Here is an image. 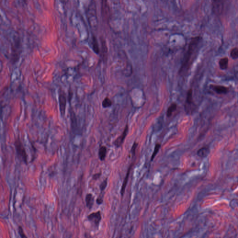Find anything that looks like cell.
<instances>
[{
    "label": "cell",
    "mask_w": 238,
    "mask_h": 238,
    "mask_svg": "<svg viewBox=\"0 0 238 238\" xmlns=\"http://www.w3.org/2000/svg\"><path fill=\"white\" fill-rule=\"evenodd\" d=\"M101 13L103 18L107 19L110 15V9L107 1H103L101 3Z\"/></svg>",
    "instance_id": "8fae6325"
},
{
    "label": "cell",
    "mask_w": 238,
    "mask_h": 238,
    "mask_svg": "<svg viewBox=\"0 0 238 238\" xmlns=\"http://www.w3.org/2000/svg\"><path fill=\"white\" fill-rule=\"evenodd\" d=\"M14 145L18 159L21 161L23 162L25 165H28V158L27 153L26 152L25 147L19 137L15 140Z\"/></svg>",
    "instance_id": "7a4b0ae2"
},
{
    "label": "cell",
    "mask_w": 238,
    "mask_h": 238,
    "mask_svg": "<svg viewBox=\"0 0 238 238\" xmlns=\"http://www.w3.org/2000/svg\"><path fill=\"white\" fill-rule=\"evenodd\" d=\"M85 201L87 207L89 209H91L94 205L95 201V197L91 193H87L86 196Z\"/></svg>",
    "instance_id": "5bb4252c"
},
{
    "label": "cell",
    "mask_w": 238,
    "mask_h": 238,
    "mask_svg": "<svg viewBox=\"0 0 238 238\" xmlns=\"http://www.w3.org/2000/svg\"><path fill=\"white\" fill-rule=\"evenodd\" d=\"M196 109V106L194 103L192 97V90L190 89L187 91L185 109L187 114H191Z\"/></svg>",
    "instance_id": "277c9868"
},
{
    "label": "cell",
    "mask_w": 238,
    "mask_h": 238,
    "mask_svg": "<svg viewBox=\"0 0 238 238\" xmlns=\"http://www.w3.org/2000/svg\"><path fill=\"white\" fill-rule=\"evenodd\" d=\"M160 147H161V145L159 143H157L155 145L154 149V151L153 152V154H152V156H151V160L153 161L154 159L155 158V156L157 155L158 152L159 151L160 149Z\"/></svg>",
    "instance_id": "603a6c76"
},
{
    "label": "cell",
    "mask_w": 238,
    "mask_h": 238,
    "mask_svg": "<svg viewBox=\"0 0 238 238\" xmlns=\"http://www.w3.org/2000/svg\"><path fill=\"white\" fill-rule=\"evenodd\" d=\"M91 44L93 51L96 54H99L100 53V48L99 44L96 37L94 34H93L92 37Z\"/></svg>",
    "instance_id": "9a60e30c"
},
{
    "label": "cell",
    "mask_w": 238,
    "mask_h": 238,
    "mask_svg": "<svg viewBox=\"0 0 238 238\" xmlns=\"http://www.w3.org/2000/svg\"><path fill=\"white\" fill-rule=\"evenodd\" d=\"M101 175V173H96V174H94L92 176L93 179L95 180V181H96V180H98L100 178Z\"/></svg>",
    "instance_id": "83f0119b"
},
{
    "label": "cell",
    "mask_w": 238,
    "mask_h": 238,
    "mask_svg": "<svg viewBox=\"0 0 238 238\" xmlns=\"http://www.w3.org/2000/svg\"><path fill=\"white\" fill-rule=\"evenodd\" d=\"M101 218L102 217H101V214L100 211L93 213L87 216V219H89V221H90L93 224L95 227L96 228H98L99 227L100 222L101 220Z\"/></svg>",
    "instance_id": "ba28073f"
},
{
    "label": "cell",
    "mask_w": 238,
    "mask_h": 238,
    "mask_svg": "<svg viewBox=\"0 0 238 238\" xmlns=\"http://www.w3.org/2000/svg\"><path fill=\"white\" fill-rule=\"evenodd\" d=\"M177 105L176 103L173 102L172 103L169 108H167V111H166V114L168 117H170L172 115V113L175 112L177 109Z\"/></svg>",
    "instance_id": "d6986e66"
},
{
    "label": "cell",
    "mask_w": 238,
    "mask_h": 238,
    "mask_svg": "<svg viewBox=\"0 0 238 238\" xmlns=\"http://www.w3.org/2000/svg\"><path fill=\"white\" fill-rule=\"evenodd\" d=\"M138 145V143H136V142H134L133 145V146H132V148H131V152L133 156H134L135 155L136 149L137 148Z\"/></svg>",
    "instance_id": "4316f807"
},
{
    "label": "cell",
    "mask_w": 238,
    "mask_h": 238,
    "mask_svg": "<svg viewBox=\"0 0 238 238\" xmlns=\"http://www.w3.org/2000/svg\"></svg>",
    "instance_id": "4dcf8cb0"
},
{
    "label": "cell",
    "mask_w": 238,
    "mask_h": 238,
    "mask_svg": "<svg viewBox=\"0 0 238 238\" xmlns=\"http://www.w3.org/2000/svg\"><path fill=\"white\" fill-rule=\"evenodd\" d=\"M112 105V102L110 98L106 97L104 98L102 102V106L104 108H107L110 107Z\"/></svg>",
    "instance_id": "7402d4cb"
},
{
    "label": "cell",
    "mask_w": 238,
    "mask_h": 238,
    "mask_svg": "<svg viewBox=\"0 0 238 238\" xmlns=\"http://www.w3.org/2000/svg\"><path fill=\"white\" fill-rule=\"evenodd\" d=\"M100 40H101V55H102V58L104 60H105L107 59V46L106 41L103 38L100 37Z\"/></svg>",
    "instance_id": "7c38bea8"
},
{
    "label": "cell",
    "mask_w": 238,
    "mask_h": 238,
    "mask_svg": "<svg viewBox=\"0 0 238 238\" xmlns=\"http://www.w3.org/2000/svg\"><path fill=\"white\" fill-rule=\"evenodd\" d=\"M132 166H133V165H132V164H131V165L130 166H129V168H128V172H127V175H126V177H125L124 181H123V183L122 185V188H121V195H122V196H123V195H124V192H125V189H126V186H127V184H128V178H129V175H130V171H131V168H132Z\"/></svg>",
    "instance_id": "2e32d148"
},
{
    "label": "cell",
    "mask_w": 238,
    "mask_h": 238,
    "mask_svg": "<svg viewBox=\"0 0 238 238\" xmlns=\"http://www.w3.org/2000/svg\"><path fill=\"white\" fill-rule=\"evenodd\" d=\"M219 66L220 69L222 70H227L228 68L229 59L228 57H224L219 60Z\"/></svg>",
    "instance_id": "4fadbf2b"
},
{
    "label": "cell",
    "mask_w": 238,
    "mask_h": 238,
    "mask_svg": "<svg viewBox=\"0 0 238 238\" xmlns=\"http://www.w3.org/2000/svg\"><path fill=\"white\" fill-rule=\"evenodd\" d=\"M128 130H129V127L128 125H126L124 128V131L123 132L122 134L120 136H119L116 139L114 140L113 142V144L117 148H119L122 146L124 140L126 138L127 134H128Z\"/></svg>",
    "instance_id": "9c48e42d"
},
{
    "label": "cell",
    "mask_w": 238,
    "mask_h": 238,
    "mask_svg": "<svg viewBox=\"0 0 238 238\" xmlns=\"http://www.w3.org/2000/svg\"><path fill=\"white\" fill-rule=\"evenodd\" d=\"M18 233H19L21 238H28L27 236H26L25 234L23 228L22 226H20L18 227Z\"/></svg>",
    "instance_id": "484cf974"
},
{
    "label": "cell",
    "mask_w": 238,
    "mask_h": 238,
    "mask_svg": "<svg viewBox=\"0 0 238 238\" xmlns=\"http://www.w3.org/2000/svg\"><path fill=\"white\" fill-rule=\"evenodd\" d=\"M96 202L98 205H101V204H102V202H103V199H102V198L101 197L99 196V197L97 199Z\"/></svg>",
    "instance_id": "f1b7e54d"
},
{
    "label": "cell",
    "mask_w": 238,
    "mask_h": 238,
    "mask_svg": "<svg viewBox=\"0 0 238 238\" xmlns=\"http://www.w3.org/2000/svg\"><path fill=\"white\" fill-rule=\"evenodd\" d=\"M85 238H92L91 235L89 233H86L85 234Z\"/></svg>",
    "instance_id": "f546056e"
},
{
    "label": "cell",
    "mask_w": 238,
    "mask_h": 238,
    "mask_svg": "<svg viewBox=\"0 0 238 238\" xmlns=\"http://www.w3.org/2000/svg\"><path fill=\"white\" fill-rule=\"evenodd\" d=\"M68 95H67V99H68V101H69V103H70V102H71V101H72V98H73V95H74V93H73V90H72V89H70V87L69 89L68 90Z\"/></svg>",
    "instance_id": "d4e9b609"
},
{
    "label": "cell",
    "mask_w": 238,
    "mask_h": 238,
    "mask_svg": "<svg viewBox=\"0 0 238 238\" xmlns=\"http://www.w3.org/2000/svg\"><path fill=\"white\" fill-rule=\"evenodd\" d=\"M87 16L91 27L96 28L98 24L96 14V7L95 1H91L87 10Z\"/></svg>",
    "instance_id": "3957f363"
},
{
    "label": "cell",
    "mask_w": 238,
    "mask_h": 238,
    "mask_svg": "<svg viewBox=\"0 0 238 238\" xmlns=\"http://www.w3.org/2000/svg\"><path fill=\"white\" fill-rule=\"evenodd\" d=\"M107 182H108V181H107V178H106V179L104 180V181L101 183V184H100V189L101 192H103L105 190V189H106V188L107 185Z\"/></svg>",
    "instance_id": "cb8c5ba5"
},
{
    "label": "cell",
    "mask_w": 238,
    "mask_h": 238,
    "mask_svg": "<svg viewBox=\"0 0 238 238\" xmlns=\"http://www.w3.org/2000/svg\"><path fill=\"white\" fill-rule=\"evenodd\" d=\"M107 153V149L106 147L105 146H101L99 148L98 155L99 159L101 161L105 160V158L106 157Z\"/></svg>",
    "instance_id": "ac0fdd59"
},
{
    "label": "cell",
    "mask_w": 238,
    "mask_h": 238,
    "mask_svg": "<svg viewBox=\"0 0 238 238\" xmlns=\"http://www.w3.org/2000/svg\"><path fill=\"white\" fill-rule=\"evenodd\" d=\"M224 1H212V10L217 16H220L223 14L224 10Z\"/></svg>",
    "instance_id": "52a82bcc"
},
{
    "label": "cell",
    "mask_w": 238,
    "mask_h": 238,
    "mask_svg": "<svg viewBox=\"0 0 238 238\" xmlns=\"http://www.w3.org/2000/svg\"><path fill=\"white\" fill-rule=\"evenodd\" d=\"M230 57L233 60H237L238 59V48L234 47L232 48L230 52Z\"/></svg>",
    "instance_id": "44dd1931"
},
{
    "label": "cell",
    "mask_w": 238,
    "mask_h": 238,
    "mask_svg": "<svg viewBox=\"0 0 238 238\" xmlns=\"http://www.w3.org/2000/svg\"><path fill=\"white\" fill-rule=\"evenodd\" d=\"M22 43L19 38L15 39L12 45L11 60L15 63L19 59V56L22 52Z\"/></svg>",
    "instance_id": "5b68a950"
},
{
    "label": "cell",
    "mask_w": 238,
    "mask_h": 238,
    "mask_svg": "<svg viewBox=\"0 0 238 238\" xmlns=\"http://www.w3.org/2000/svg\"><path fill=\"white\" fill-rule=\"evenodd\" d=\"M210 153V149L208 147H204L201 148L197 151V155L201 158H204L207 156Z\"/></svg>",
    "instance_id": "e0dca14e"
},
{
    "label": "cell",
    "mask_w": 238,
    "mask_h": 238,
    "mask_svg": "<svg viewBox=\"0 0 238 238\" xmlns=\"http://www.w3.org/2000/svg\"><path fill=\"white\" fill-rule=\"evenodd\" d=\"M203 39L201 36L192 37L188 44V48L184 54L182 64L179 71L181 76H185L189 72L199 53Z\"/></svg>",
    "instance_id": "6da1fadb"
},
{
    "label": "cell",
    "mask_w": 238,
    "mask_h": 238,
    "mask_svg": "<svg viewBox=\"0 0 238 238\" xmlns=\"http://www.w3.org/2000/svg\"><path fill=\"white\" fill-rule=\"evenodd\" d=\"M209 87L218 95H226L230 90L228 87L220 85L210 84Z\"/></svg>",
    "instance_id": "30bf717a"
},
{
    "label": "cell",
    "mask_w": 238,
    "mask_h": 238,
    "mask_svg": "<svg viewBox=\"0 0 238 238\" xmlns=\"http://www.w3.org/2000/svg\"><path fill=\"white\" fill-rule=\"evenodd\" d=\"M58 98L60 116L62 117H64L65 116L68 99H67V96L65 92L61 89H59V90Z\"/></svg>",
    "instance_id": "8992f818"
},
{
    "label": "cell",
    "mask_w": 238,
    "mask_h": 238,
    "mask_svg": "<svg viewBox=\"0 0 238 238\" xmlns=\"http://www.w3.org/2000/svg\"><path fill=\"white\" fill-rule=\"evenodd\" d=\"M70 119L71 120V127H72V129H73L74 128H75L76 127H77V122L76 116H75V115L74 113V112L73 110H71V113H70Z\"/></svg>",
    "instance_id": "ffe728a7"
}]
</instances>
